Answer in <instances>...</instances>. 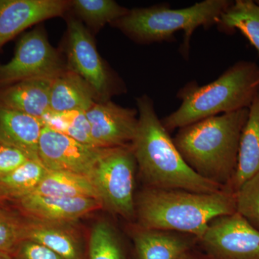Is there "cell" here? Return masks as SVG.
<instances>
[{"mask_svg":"<svg viewBox=\"0 0 259 259\" xmlns=\"http://www.w3.org/2000/svg\"><path fill=\"white\" fill-rule=\"evenodd\" d=\"M67 57L69 69L91 87L100 101L109 100L112 79L94 42L81 21L71 19L68 23Z\"/></svg>","mask_w":259,"mask_h":259,"instance_id":"cell-9","label":"cell"},{"mask_svg":"<svg viewBox=\"0 0 259 259\" xmlns=\"http://www.w3.org/2000/svg\"><path fill=\"white\" fill-rule=\"evenodd\" d=\"M31 194L63 197H90L100 200L96 189L88 177L72 172L54 170H49L36 190Z\"/></svg>","mask_w":259,"mask_h":259,"instance_id":"cell-21","label":"cell"},{"mask_svg":"<svg viewBox=\"0 0 259 259\" xmlns=\"http://www.w3.org/2000/svg\"><path fill=\"white\" fill-rule=\"evenodd\" d=\"M58 224L35 219L24 223L23 241L40 243L64 259H83L76 238Z\"/></svg>","mask_w":259,"mask_h":259,"instance_id":"cell-19","label":"cell"},{"mask_svg":"<svg viewBox=\"0 0 259 259\" xmlns=\"http://www.w3.org/2000/svg\"><path fill=\"white\" fill-rule=\"evenodd\" d=\"M105 149L81 144L45 125L39 141L38 156L49 170L88 177Z\"/></svg>","mask_w":259,"mask_h":259,"instance_id":"cell-10","label":"cell"},{"mask_svg":"<svg viewBox=\"0 0 259 259\" xmlns=\"http://www.w3.org/2000/svg\"><path fill=\"white\" fill-rule=\"evenodd\" d=\"M63 0H0V48L28 27L64 14Z\"/></svg>","mask_w":259,"mask_h":259,"instance_id":"cell-12","label":"cell"},{"mask_svg":"<svg viewBox=\"0 0 259 259\" xmlns=\"http://www.w3.org/2000/svg\"><path fill=\"white\" fill-rule=\"evenodd\" d=\"M216 25L226 33L241 32L259 54V0L232 2Z\"/></svg>","mask_w":259,"mask_h":259,"instance_id":"cell-20","label":"cell"},{"mask_svg":"<svg viewBox=\"0 0 259 259\" xmlns=\"http://www.w3.org/2000/svg\"><path fill=\"white\" fill-rule=\"evenodd\" d=\"M4 199L5 197H3V194H2L1 192H0V204H1V202H3Z\"/></svg>","mask_w":259,"mask_h":259,"instance_id":"cell-32","label":"cell"},{"mask_svg":"<svg viewBox=\"0 0 259 259\" xmlns=\"http://www.w3.org/2000/svg\"><path fill=\"white\" fill-rule=\"evenodd\" d=\"M236 212L234 192L199 193L148 187L136 199V214L145 229L177 232L200 238L209 223Z\"/></svg>","mask_w":259,"mask_h":259,"instance_id":"cell-3","label":"cell"},{"mask_svg":"<svg viewBox=\"0 0 259 259\" xmlns=\"http://www.w3.org/2000/svg\"><path fill=\"white\" fill-rule=\"evenodd\" d=\"M229 0H204L188 8L171 9L167 4L129 10L113 24L136 41L152 44L173 40L179 30L184 32L182 50L188 56L192 35L200 27L217 25L221 14L231 5Z\"/></svg>","mask_w":259,"mask_h":259,"instance_id":"cell-5","label":"cell"},{"mask_svg":"<svg viewBox=\"0 0 259 259\" xmlns=\"http://www.w3.org/2000/svg\"><path fill=\"white\" fill-rule=\"evenodd\" d=\"M71 5L81 18L96 27L115 23L129 10L112 0H74Z\"/></svg>","mask_w":259,"mask_h":259,"instance_id":"cell-24","label":"cell"},{"mask_svg":"<svg viewBox=\"0 0 259 259\" xmlns=\"http://www.w3.org/2000/svg\"><path fill=\"white\" fill-rule=\"evenodd\" d=\"M0 259H13V255L0 251Z\"/></svg>","mask_w":259,"mask_h":259,"instance_id":"cell-31","label":"cell"},{"mask_svg":"<svg viewBox=\"0 0 259 259\" xmlns=\"http://www.w3.org/2000/svg\"><path fill=\"white\" fill-rule=\"evenodd\" d=\"M259 173V91L248 108L242 131L238 164L227 190L236 192L243 183Z\"/></svg>","mask_w":259,"mask_h":259,"instance_id":"cell-17","label":"cell"},{"mask_svg":"<svg viewBox=\"0 0 259 259\" xmlns=\"http://www.w3.org/2000/svg\"><path fill=\"white\" fill-rule=\"evenodd\" d=\"M181 259H210L208 257L206 256L205 255L203 254L202 252L197 251L194 249L190 253L186 254L185 256L182 257Z\"/></svg>","mask_w":259,"mask_h":259,"instance_id":"cell-30","label":"cell"},{"mask_svg":"<svg viewBox=\"0 0 259 259\" xmlns=\"http://www.w3.org/2000/svg\"><path fill=\"white\" fill-rule=\"evenodd\" d=\"M13 257V259H64L45 245L30 240L20 242Z\"/></svg>","mask_w":259,"mask_h":259,"instance_id":"cell-29","label":"cell"},{"mask_svg":"<svg viewBox=\"0 0 259 259\" xmlns=\"http://www.w3.org/2000/svg\"><path fill=\"white\" fill-rule=\"evenodd\" d=\"M49 171L40 160L30 159L6 177L0 179V192L5 198L15 200L35 192Z\"/></svg>","mask_w":259,"mask_h":259,"instance_id":"cell-22","label":"cell"},{"mask_svg":"<svg viewBox=\"0 0 259 259\" xmlns=\"http://www.w3.org/2000/svg\"><path fill=\"white\" fill-rule=\"evenodd\" d=\"M258 91V65L239 61L212 82L204 86L190 82L181 89L180 107L161 122L170 133L208 117L248 109Z\"/></svg>","mask_w":259,"mask_h":259,"instance_id":"cell-4","label":"cell"},{"mask_svg":"<svg viewBox=\"0 0 259 259\" xmlns=\"http://www.w3.org/2000/svg\"><path fill=\"white\" fill-rule=\"evenodd\" d=\"M134 234L136 259H181L198 245L197 237L177 232L141 228Z\"/></svg>","mask_w":259,"mask_h":259,"instance_id":"cell-14","label":"cell"},{"mask_svg":"<svg viewBox=\"0 0 259 259\" xmlns=\"http://www.w3.org/2000/svg\"><path fill=\"white\" fill-rule=\"evenodd\" d=\"M57 51L37 28L19 40L14 57L0 65V88L29 79L53 80L64 72Z\"/></svg>","mask_w":259,"mask_h":259,"instance_id":"cell-7","label":"cell"},{"mask_svg":"<svg viewBox=\"0 0 259 259\" xmlns=\"http://www.w3.org/2000/svg\"><path fill=\"white\" fill-rule=\"evenodd\" d=\"M248 109L222 114L178 130L173 141L197 175L227 188L238 164L242 131Z\"/></svg>","mask_w":259,"mask_h":259,"instance_id":"cell-2","label":"cell"},{"mask_svg":"<svg viewBox=\"0 0 259 259\" xmlns=\"http://www.w3.org/2000/svg\"><path fill=\"white\" fill-rule=\"evenodd\" d=\"M198 245L210 259H259V231L237 212L213 220Z\"/></svg>","mask_w":259,"mask_h":259,"instance_id":"cell-8","label":"cell"},{"mask_svg":"<svg viewBox=\"0 0 259 259\" xmlns=\"http://www.w3.org/2000/svg\"><path fill=\"white\" fill-rule=\"evenodd\" d=\"M45 124L41 118L0 107V139L39 159L38 146Z\"/></svg>","mask_w":259,"mask_h":259,"instance_id":"cell-18","label":"cell"},{"mask_svg":"<svg viewBox=\"0 0 259 259\" xmlns=\"http://www.w3.org/2000/svg\"><path fill=\"white\" fill-rule=\"evenodd\" d=\"M44 124L81 144L97 147L93 139L91 126L84 112L56 114L49 112L42 118Z\"/></svg>","mask_w":259,"mask_h":259,"instance_id":"cell-23","label":"cell"},{"mask_svg":"<svg viewBox=\"0 0 259 259\" xmlns=\"http://www.w3.org/2000/svg\"><path fill=\"white\" fill-rule=\"evenodd\" d=\"M30 159L33 158L23 149L0 139V179Z\"/></svg>","mask_w":259,"mask_h":259,"instance_id":"cell-28","label":"cell"},{"mask_svg":"<svg viewBox=\"0 0 259 259\" xmlns=\"http://www.w3.org/2000/svg\"><path fill=\"white\" fill-rule=\"evenodd\" d=\"M236 212L259 231V173L235 192Z\"/></svg>","mask_w":259,"mask_h":259,"instance_id":"cell-26","label":"cell"},{"mask_svg":"<svg viewBox=\"0 0 259 259\" xmlns=\"http://www.w3.org/2000/svg\"><path fill=\"white\" fill-rule=\"evenodd\" d=\"M97 98L96 93L81 76L68 70L52 80L50 112H86L96 103Z\"/></svg>","mask_w":259,"mask_h":259,"instance_id":"cell-16","label":"cell"},{"mask_svg":"<svg viewBox=\"0 0 259 259\" xmlns=\"http://www.w3.org/2000/svg\"><path fill=\"white\" fill-rule=\"evenodd\" d=\"M51 83L29 79L0 88V107L42 119L50 112Z\"/></svg>","mask_w":259,"mask_h":259,"instance_id":"cell-15","label":"cell"},{"mask_svg":"<svg viewBox=\"0 0 259 259\" xmlns=\"http://www.w3.org/2000/svg\"><path fill=\"white\" fill-rule=\"evenodd\" d=\"M24 223L0 208V251L13 255L23 241Z\"/></svg>","mask_w":259,"mask_h":259,"instance_id":"cell-27","label":"cell"},{"mask_svg":"<svg viewBox=\"0 0 259 259\" xmlns=\"http://www.w3.org/2000/svg\"><path fill=\"white\" fill-rule=\"evenodd\" d=\"M136 165L131 145L107 148L88 176L102 205L125 218L136 215Z\"/></svg>","mask_w":259,"mask_h":259,"instance_id":"cell-6","label":"cell"},{"mask_svg":"<svg viewBox=\"0 0 259 259\" xmlns=\"http://www.w3.org/2000/svg\"><path fill=\"white\" fill-rule=\"evenodd\" d=\"M138 126L133 152L143 178L151 188L212 193L225 187L202 178L186 163L147 95L137 99Z\"/></svg>","mask_w":259,"mask_h":259,"instance_id":"cell-1","label":"cell"},{"mask_svg":"<svg viewBox=\"0 0 259 259\" xmlns=\"http://www.w3.org/2000/svg\"><path fill=\"white\" fill-rule=\"evenodd\" d=\"M85 113L97 147H120L132 144L138 126L136 110L106 100L97 102Z\"/></svg>","mask_w":259,"mask_h":259,"instance_id":"cell-11","label":"cell"},{"mask_svg":"<svg viewBox=\"0 0 259 259\" xmlns=\"http://www.w3.org/2000/svg\"><path fill=\"white\" fill-rule=\"evenodd\" d=\"M89 259H127L118 237L108 223L98 222L92 229Z\"/></svg>","mask_w":259,"mask_h":259,"instance_id":"cell-25","label":"cell"},{"mask_svg":"<svg viewBox=\"0 0 259 259\" xmlns=\"http://www.w3.org/2000/svg\"><path fill=\"white\" fill-rule=\"evenodd\" d=\"M18 202L20 208L35 220L54 223L76 221L102 206L100 200L90 197L37 194H30Z\"/></svg>","mask_w":259,"mask_h":259,"instance_id":"cell-13","label":"cell"}]
</instances>
